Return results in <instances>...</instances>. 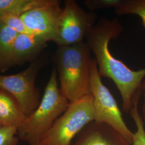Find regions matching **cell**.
<instances>
[{
	"instance_id": "1",
	"label": "cell",
	"mask_w": 145,
	"mask_h": 145,
	"mask_svg": "<svg viewBox=\"0 0 145 145\" xmlns=\"http://www.w3.org/2000/svg\"><path fill=\"white\" fill-rule=\"evenodd\" d=\"M123 29L117 19L103 18L88 32L86 38L95 56L99 76L114 81L120 94L123 110L130 113L135 94L145 79V68L133 71L110 52V42L118 38Z\"/></svg>"
},
{
	"instance_id": "2",
	"label": "cell",
	"mask_w": 145,
	"mask_h": 145,
	"mask_svg": "<svg viewBox=\"0 0 145 145\" xmlns=\"http://www.w3.org/2000/svg\"><path fill=\"white\" fill-rule=\"evenodd\" d=\"M86 42L57 46L55 62L62 95L72 102L91 94L92 57Z\"/></svg>"
},
{
	"instance_id": "3",
	"label": "cell",
	"mask_w": 145,
	"mask_h": 145,
	"mask_svg": "<svg viewBox=\"0 0 145 145\" xmlns=\"http://www.w3.org/2000/svg\"><path fill=\"white\" fill-rule=\"evenodd\" d=\"M57 69L52 70L38 106L17 130L20 139L29 145H40L42 140L69 105L60 90Z\"/></svg>"
},
{
	"instance_id": "4",
	"label": "cell",
	"mask_w": 145,
	"mask_h": 145,
	"mask_svg": "<svg viewBox=\"0 0 145 145\" xmlns=\"http://www.w3.org/2000/svg\"><path fill=\"white\" fill-rule=\"evenodd\" d=\"M93 121V96L91 93L70 102L67 110L43 138L40 145H71L73 139Z\"/></svg>"
},
{
	"instance_id": "5",
	"label": "cell",
	"mask_w": 145,
	"mask_h": 145,
	"mask_svg": "<svg viewBox=\"0 0 145 145\" xmlns=\"http://www.w3.org/2000/svg\"><path fill=\"white\" fill-rule=\"evenodd\" d=\"M90 90L93 96L94 121L108 125L133 144L134 133L126 124L114 96L103 83L95 58L91 61Z\"/></svg>"
},
{
	"instance_id": "6",
	"label": "cell",
	"mask_w": 145,
	"mask_h": 145,
	"mask_svg": "<svg viewBox=\"0 0 145 145\" xmlns=\"http://www.w3.org/2000/svg\"><path fill=\"white\" fill-rule=\"evenodd\" d=\"M97 18L95 13L86 11L75 1H65L53 42L57 46L82 42Z\"/></svg>"
},
{
	"instance_id": "7",
	"label": "cell",
	"mask_w": 145,
	"mask_h": 145,
	"mask_svg": "<svg viewBox=\"0 0 145 145\" xmlns=\"http://www.w3.org/2000/svg\"><path fill=\"white\" fill-rule=\"evenodd\" d=\"M42 65V61L37 60L17 74H0V89L15 98L27 117L36 110L40 102V92L36 86V80Z\"/></svg>"
},
{
	"instance_id": "8",
	"label": "cell",
	"mask_w": 145,
	"mask_h": 145,
	"mask_svg": "<svg viewBox=\"0 0 145 145\" xmlns=\"http://www.w3.org/2000/svg\"><path fill=\"white\" fill-rule=\"evenodd\" d=\"M62 9L59 1L45 0L21 17L31 35L53 42Z\"/></svg>"
},
{
	"instance_id": "9",
	"label": "cell",
	"mask_w": 145,
	"mask_h": 145,
	"mask_svg": "<svg viewBox=\"0 0 145 145\" xmlns=\"http://www.w3.org/2000/svg\"><path fill=\"white\" fill-rule=\"evenodd\" d=\"M72 145H133L108 125L93 121L87 125Z\"/></svg>"
},
{
	"instance_id": "10",
	"label": "cell",
	"mask_w": 145,
	"mask_h": 145,
	"mask_svg": "<svg viewBox=\"0 0 145 145\" xmlns=\"http://www.w3.org/2000/svg\"><path fill=\"white\" fill-rule=\"evenodd\" d=\"M46 40L29 34H18L11 50L8 67L33 61L46 46Z\"/></svg>"
},
{
	"instance_id": "11",
	"label": "cell",
	"mask_w": 145,
	"mask_h": 145,
	"mask_svg": "<svg viewBox=\"0 0 145 145\" xmlns=\"http://www.w3.org/2000/svg\"><path fill=\"white\" fill-rule=\"evenodd\" d=\"M27 116L20 104L10 93L0 89V124L18 130Z\"/></svg>"
},
{
	"instance_id": "12",
	"label": "cell",
	"mask_w": 145,
	"mask_h": 145,
	"mask_svg": "<svg viewBox=\"0 0 145 145\" xmlns=\"http://www.w3.org/2000/svg\"><path fill=\"white\" fill-rule=\"evenodd\" d=\"M45 0H0V17L6 15L21 16L42 5Z\"/></svg>"
},
{
	"instance_id": "13",
	"label": "cell",
	"mask_w": 145,
	"mask_h": 145,
	"mask_svg": "<svg viewBox=\"0 0 145 145\" xmlns=\"http://www.w3.org/2000/svg\"><path fill=\"white\" fill-rule=\"evenodd\" d=\"M18 35L17 32L0 22V60L5 71L9 68V59L13 44Z\"/></svg>"
},
{
	"instance_id": "14",
	"label": "cell",
	"mask_w": 145,
	"mask_h": 145,
	"mask_svg": "<svg viewBox=\"0 0 145 145\" xmlns=\"http://www.w3.org/2000/svg\"><path fill=\"white\" fill-rule=\"evenodd\" d=\"M142 93L141 90H139L135 94L132 107L129 113L131 117L134 120L137 127V130L134 133L133 145H145L144 122L138 110V103Z\"/></svg>"
},
{
	"instance_id": "15",
	"label": "cell",
	"mask_w": 145,
	"mask_h": 145,
	"mask_svg": "<svg viewBox=\"0 0 145 145\" xmlns=\"http://www.w3.org/2000/svg\"><path fill=\"white\" fill-rule=\"evenodd\" d=\"M115 13L118 16L135 15L139 16L145 28V0H124L116 8Z\"/></svg>"
},
{
	"instance_id": "16",
	"label": "cell",
	"mask_w": 145,
	"mask_h": 145,
	"mask_svg": "<svg viewBox=\"0 0 145 145\" xmlns=\"http://www.w3.org/2000/svg\"><path fill=\"white\" fill-rule=\"evenodd\" d=\"M0 22L4 23L18 34L31 35L21 16L10 15L2 16L0 17Z\"/></svg>"
},
{
	"instance_id": "17",
	"label": "cell",
	"mask_w": 145,
	"mask_h": 145,
	"mask_svg": "<svg viewBox=\"0 0 145 145\" xmlns=\"http://www.w3.org/2000/svg\"><path fill=\"white\" fill-rule=\"evenodd\" d=\"M19 139L17 129L7 126L0 127V145H18Z\"/></svg>"
},
{
	"instance_id": "18",
	"label": "cell",
	"mask_w": 145,
	"mask_h": 145,
	"mask_svg": "<svg viewBox=\"0 0 145 145\" xmlns=\"http://www.w3.org/2000/svg\"><path fill=\"white\" fill-rule=\"evenodd\" d=\"M121 0H86L84 3L89 10L94 11L116 8L121 3Z\"/></svg>"
},
{
	"instance_id": "19",
	"label": "cell",
	"mask_w": 145,
	"mask_h": 145,
	"mask_svg": "<svg viewBox=\"0 0 145 145\" xmlns=\"http://www.w3.org/2000/svg\"><path fill=\"white\" fill-rule=\"evenodd\" d=\"M142 113L143 120L145 122V93H144V102L142 105Z\"/></svg>"
},
{
	"instance_id": "20",
	"label": "cell",
	"mask_w": 145,
	"mask_h": 145,
	"mask_svg": "<svg viewBox=\"0 0 145 145\" xmlns=\"http://www.w3.org/2000/svg\"><path fill=\"white\" fill-rule=\"evenodd\" d=\"M139 89L142 93H145V78L143 80L142 82L141 83Z\"/></svg>"
},
{
	"instance_id": "21",
	"label": "cell",
	"mask_w": 145,
	"mask_h": 145,
	"mask_svg": "<svg viewBox=\"0 0 145 145\" xmlns=\"http://www.w3.org/2000/svg\"><path fill=\"white\" fill-rule=\"evenodd\" d=\"M0 71H2V72H5V70H4V67H3V66L2 63V62L1 61V60H0Z\"/></svg>"
},
{
	"instance_id": "22",
	"label": "cell",
	"mask_w": 145,
	"mask_h": 145,
	"mask_svg": "<svg viewBox=\"0 0 145 145\" xmlns=\"http://www.w3.org/2000/svg\"><path fill=\"white\" fill-rule=\"evenodd\" d=\"M2 127V125L0 124V127Z\"/></svg>"
}]
</instances>
